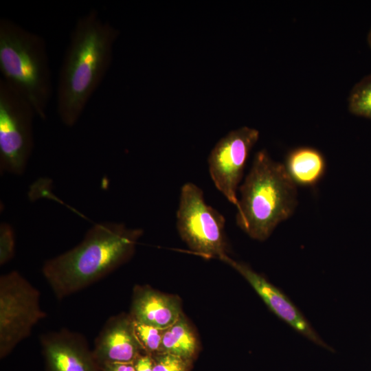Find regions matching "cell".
<instances>
[{
    "mask_svg": "<svg viewBox=\"0 0 371 371\" xmlns=\"http://www.w3.org/2000/svg\"><path fill=\"white\" fill-rule=\"evenodd\" d=\"M101 371H135L133 363H107L100 366Z\"/></svg>",
    "mask_w": 371,
    "mask_h": 371,
    "instance_id": "ffe728a7",
    "label": "cell"
},
{
    "mask_svg": "<svg viewBox=\"0 0 371 371\" xmlns=\"http://www.w3.org/2000/svg\"><path fill=\"white\" fill-rule=\"evenodd\" d=\"M220 260L243 276L279 318L313 342L327 347L302 313L280 289L247 265L236 261L227 255Z\"/></svg>",
    "mask_w": 371,
    "mask_h": 371,
    "instance_id": "9c48e42d",
    "label": "cell"
},
{
    "mask_svg": "<svg viewBox=\"0 0 371 371\" xmlns=\"http://www.w3.org/2000/svg\"><path fill=\"white\" fill-rule=\"evenodd\" d=\"M142 229L117 223H98L74 248L47 260L42 273L62 300L96 282L133 255Z\"/></svg>",
    "mask_w": 371,
    "mask_h": 371,
    "instance_id": "7a4b0ae2",
    "label": "cell"
},
{
    "mask_svg": "<svg viewBox=\"0 0 371 371\" xmlns=\"http://www.w3.org/2000/svg\"><path fill=\"white\" fill-rule=\"evenodd\" d=\"M49 371H98L99 366L80 335L61 329L41 337Z\"/></svg>",
    "mask_w": 371,
    "mask_h": 371,
    "instance_id": "8fae6325",
    "label": "cell"
},
{
    "mask_svg": "<svg viewBox=\"0 0 371 371\" xmlns=\"http://www.w3.org/2000/svg\"><path fill=\"white\" fill-rule=\"evenodd\" d=\"M198 349L195 333L183 315L164 329L160 352L170 353L192 361Z\"/></svg>",
    "mask_w": 371,
    "mask_h": 371,
    "instance_id": "5bb4252c",
    "label": "cell"
},
{
    "mask_svg": "<svg viewBox=\"0 0 371 371\" xmlns=\"http://www.w3.org/2000/svg\"><path fill=\"white\" fill-rule=\"evenodd\" d=\"M47 316L40 293L16 271L0 277V357H5L28 337L34 326Z\"/></svg>",
    "mask_w": 371,
    "mask_h": 371,
    "instance_id": "8992f818",
    "label": "cell"
},
{
    "mask_svg": "<svg viewBox=\"0 0 371 371\" xmlns=\"http://www.w3.org/2000/svg\"><path fill=\"white\" fill-rule=\"evenodd\" d=\"M259 138V131L248 126L233 130L222 137L210 152L209 172L216 188L236 208L238 185L249 154Z\"/></svg>",
    "mask_w": 371,
    "mask_h": 371,
    "instance_id": "ba28073f",
    "label": "cell"
},
{
    "mask_svg": "<svg viewBox=\"0 0 371 371\" xmlns=\"http://www.w3.org/2000/svg\"><path fill=\"white\" fill-rule=\"evenodd\" d=\"M15 237L12 227L5 223L0 225V265H4L14 257Z\"/></svg>",
    "mask_w": 371,
    "mask_h": 371,
    "instance_id": "ac0fdd59",
    "label": "cell"
},
{
    "mask_svg": "<svg viewBox=\"0 0 371 371\" xmlns=\"http://www.w3.org/2000/svg\"><path fill=\"white\" fill-rule=\"evenodd\" d=\"M0 71L1 78L45 120L52 80L45 39L8 18H1Z\"/></svg>",
    "mask_w": 371,
    "mask_h": 371,
    "instance_id": "277c9868",
    "label": "cell"
},
{
    "mask_svg": "<svg viewBox=\"0 0 371 371\" xmlns=\"http://www.w3.org/2000/svg\"><path fill=\"white\" fill-rule=\"evenodd\" d=\"M135 371H153L154 359L147 353L140 355L133 362Z\"/></svg>",
    "mask_w": 371,
    "mask_h": 371,
    "instance_id": "d6986e66",
    "label": "cell"
},
{
    "mask_svg": "<svg viewBox=\"0 0 371 371\" xmlns=\"http://www.w3.org/2000/svg\"><path fill=\"white\" fill-rule=\"evenodd\" d=\"M283 164L297 186H316L326 170V161L324 155L319 150L310 146H300L291 150Z\"/></svg>",
    "mask_w": 371,
    "mask_h": 371,
    "instance_id": "4fadbf2b",
    "label": "cell"
},
{
    "mask_svg": "<svg viewBox=\"0 0 371 371\" xmlns=\"http://www.w3.org/2000/svg\"><path fill=\"white\" fill-rule=\"evenodd\" d=\"M154 359L153 371H189L192 361L181 357L159 352L152 356Z\"/></svg>",
    "mask_w": 371,
    "mask_h": 371,
    "instance_id": "e0dca14e",
    "label": "cell"
},
{
    "mask_svg": "<svg viewBox=\"0 0 371 371\" xmlns=\"http://www.w3.org/2000/svg\"><path fill=\"white\" fill-rule=\"evenodd\" d=\"M92 353L99 367L107 363H133L146 353L136 337L131 315L110 317L95 339Z\"/></svg>",
    "mask_w": 371,
    "mask_h": 371,
    "instance_id": "30bf717a",
    "label": "cell"
},
{
    "mask_svg": "<svg viewBox=\"0 0 371 371\" xmlns=\"http://www.w3.org/2000/svg\"><path fill=\"white\" fill-rule=\"evenodd\" d=\"M136 337L144 351L153 356L161 352L164 329L134 321Z\"/></svg>",
    "mask_w": 371,
    "mask_h": 371,
    "instance_id": "2e32d148",
    "label": "cell"
},
{
    "mask_svg": "<svg viewBox=\"0 0 371 371\" xmlns=\"http://www.w3.org/2000/svg\"><path fill=\"white\" fill-rule=\"evenodd\" d=\"M36 113L21 95L0 79L1 172L22 174L33 148Z\"/></svg>",
    "mask_w": 371,
    "mask_h": 371,
    "instance_id": "52a82bcc",
    "label": "cell"
},
{
    "mask_svg": "<svg viewBox=\"0 0 371 371\" xmlns=\"http://www.w3.org/2000/svg\"><path fill=\"white\" fill-rule=\"evenodd\" d=\"M225 220L207 205L203 190L193 183L181 188L177 211V227L181 239L193 251L219 260L227 254Z\"/></svg>",
    "mask_w": 371,
    "mask_h": 371,
    "instance_id": "5b68a950",
    "label": "cell"
},
{
    "mask_svg": "<svg viewBox=\"0 0 371 371\" xmlns=\"http://www.w3.org/2000/svg\"><path fill=\"white\" fill-rule=\"evenodd\" d=\"M119 33L95 8L76 20L57 84V113L64 125L71 127L80 118L109 68Z\"/></svg>",
    "mask_w": 371,
    "mask_h": 371,
    "instance_id": "6da1fadb",
    "label": "cell"
},
{
    "mask_svg": "<svg viewBox=\"0 0 371 371\" xmlns=\"http://www.w3.org/2000/svg\"><path fill=\"white\" fill-rule=\"evenodd\" d=\"M348 109L354 115L371 120V74L364 76L352 87Z\"/></svg>",
    "mask_w": 371,
    "mask_h": 371,
    "instance_id": "9a60e30c",
    "label": "cell"
},
{
    "mask_svg": "<svg viewBox=\"0 0 371 371\" xmlns=\"http://www.w3.org/2000/svg\"><path fill=\"white\" fill-rule=\"evenodd\" d=\"M367 41L369 46L371 47V28L368 34Z\"/></svg>",
    "mask_w": 371,
    "mask_h": 371,
    "instance_id": "44dd1931",
    "label": "cell"
},
{
    "mask_svg": "<svg viewBox=\"0 0 371 371\" xmlns=\"http://www.w3.org/2000/svg\"><path fill=\"white\" fill-rule=\"evenodd\" d=\"M135 322L166 329L183 315L178 298L148 286L134 290L130 313Z\"/></svg>",
    "mask_w": 371,
    "mask_h": 371,
    "instance_id": "7c38bea8",
    "label": "cell"
},
{
    "mask_svg": "<svg viewBox=\"0 0 371 371\" xmlns=\"http://www.w3.org/2000/svg\"><path fill=\"white\" fill-rule=\"evenodd\" d=\"M236 223L253 239L264 241L278 225L289 218L297 203V186L284 164L265 150L258 152L239 188Z\"/></svg>",
    "mask_w": 371,
    "mask_h": 371,
    "instance_id": "3957f363",
    "label": "cell"
}]
</instances>
